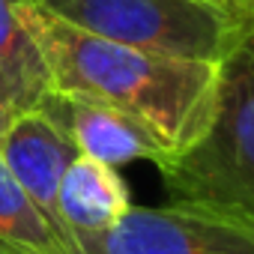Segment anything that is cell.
<instances>
[{
  "label": "cell",
  "mask_w": 254,
  "mask_h": 254,
  "mask_svg": "<svg viewBox=\"0 0 254 254\" xmlns=\"http://www.w3.org/2000/svg\"><path fill=\"white\" fill-rule=\"evenodd\" d=\"M75 159H78L75 144L36 108L18 111L9 120L3 138H0L3 168L63 233L66 227L57 215V191H60L63 174Z\"/></svg>",
  "instance_id": "6"
},
{
  "label": "cell",
  "mask_w": 254,
  "mask_h": 254,
  "mask_svg": "<svg viewBox=\"0 0 254 254\" xmlns=\"http://www.w3.org/2000/svg\"><path fill=\"white\" fill-rule=\"evenodd\" d=\"M27 12L30 0H0V81L15 111H30L48 93V66Z\"/></svg>",
  "instance_id": "8"
},
{
  "label": "cell",
  "mask_w": 254,
  "mask_h": 254,
  "mask_svg": "<svg viewBox=\"0 0 254 254\" xmlns=\"http://www.w3.org/2000/svg\"><path fill=\"white\" fill-rule=\"evenodd\" d=\"M215 3H221V6H227V9H233L239 15H251L254 18V0H215Z\"/></svg>",
  "instance_id": "11"
},
{
  "label": "cell",
  "mask_w": 254,
  "mask_h": 254,
  "mask_svg": "<svg viewBox=\"0 0 254 254\" xmlns=\"http://www.w3.org/2000/svg\"><path fill=\"white\" fill-rule=\"evenodd\" d=\"M156 168L174 200L254 221V18L218 60L206 132Z\"/></svg>",
  "instance_id": "2"
},
{
  "label": "cell",
  "mask_w": 254,
  "mask_h": 254,
  "mask_svg": "<svg viewBox=\"0 0 254 254\" xmlns=\"http://www.w3.org/2000/svg\"><path fill=\"white\" fill-rule=\"evenodd\" d=\"M33 108L45 114L75 144L78 156H90L114 168L141 162V159L153 165L165 162L162 144L150 132H144L135 120L114 111L111 105H102L96 99L75 96V93L48 90Z\"/></svg>",
  "instance_id": "5"
},
{
  "label": "cell",
  "mask_w": 254,
  "mask_h": 254,
  "mask_svg": "<svg viewBox=\"0 0 254 254\" xmlns=\"http://www.w3.org/2000/svg\"><path fill=\"white\" fill-rule=\"evenodd\" d=\"M30 30L48 66V90L111 105L150 132L165 159L191 147L209 126L218 63L186 60L84 33L30 0Z\"/></svg>",
  "instance_id": "1"
},
{
  "label": "cell",
  "mask_w": 254,
  "mask_h": 254,
  "mask_svg": "<svg viewBox=\"0 0 254 254\" xmlns=\"http://www.w3.org/2000/svg\"><path fill=\"white\" fill-rule=\"evenodd\" d=\"M75 254H254V221L183 200L132 206L105 233H75Z\"/></svg>",
  "instance_id": "4"
},
{
  "label": "cell",
  "mask_w": 254,
  "mask_h": 254,
  "mask_svg": "<svg viewBox=\"0 0 254 254\" xmlns=\"http://www.w3.org/2000/svg\"><path fill=\"white\" fill-rule=\"evenodd\" d=\"M132 206L129 186L123 183L117 168L90 156H78L69 165L57 191V215L69 236L105 233Z\"/></svg>",
  "instance_id": "7"
},
{
  "label": "cell",
  "mask_w": 254,
  "mask_h": 254,
  "mask_svg": "<svg viewBox=\"0 0 254 254\" xmlns=\"http://www.w3.org/2000/svg\"><path fill=\"white\" fill-rule=\"evenodd\" d=\"M60 21L141 51L218 63L251 15L215 0H33Z\"/></svg>",
  "instance_id": "3"
},
{
  "label": "cell",
  "mask_w": 254,
  "mask_h": 254,
  "mask_svg": "<svg viewBox=\"0 0 254 254\" xmlns=\"http://www.w3.org/2000/svg\"><path fill=\"white\" fill-rule=\"evenodd\" d=\"M0 254H75L63 233L0 162Z\"/></svg>",
  "instance_id": "9"
},
{
  "label": "cell",
  "mask_w": 254,
  "mask_h": 254,
  "mask_svg": "<svg viewBox=\"0 0 254 254\" xmlns=\"http://www.w3.org/2000/svg\"><path fill=\"white\" fill-rule=\"evenodd\" d=\"M15 114H18V111H15V105H12V99H9V93H6V84L0 81V138H3L6 126H9V120H12Z\"/></svg>",
  "instance_id": "10"
}]
</instances>
